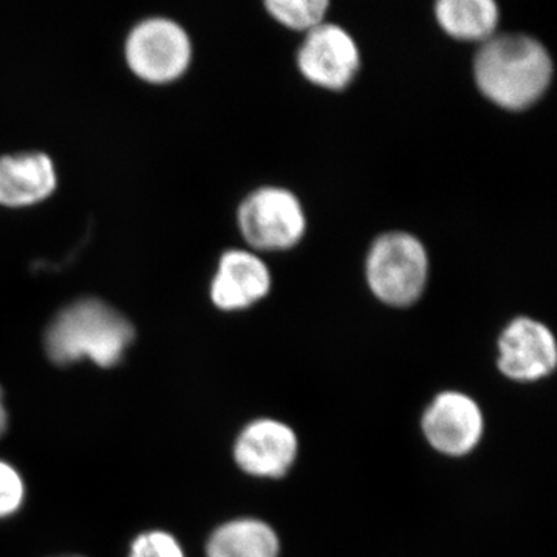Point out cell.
Instances as JSON below:
<instances>
[{"mask_svg": "<svg viewBox=\"0 0 557 557\" xmlns=\"http://www.w3.org/2000/svg\"><path fill=\"white\" fill-rule=\"evenodd\" d=\"M479 90L498 108L523 110L545 94L553 78V61L537 39L498 35L483 42L474 60Z\"/></svg>", "mask_w": 557, "mask_h": 557, "instance_id": "cell-1", "label": "cell"}, {"mask_svg": "<svg viewBox=\"0 0 557 557\" xmlns=\"http://www.w3.org/2000/svg\"><path fill=\"white\" fill-rule=\"evenodd\" d=\"M498 16L493 0H442L435 5L440 27L454 39L485 42L493 38Z\"/></svg>", "mask_w": 557, "mask_h": 557, "instance_id": "cell-13", "label": "cell"}, {"mask_svg": "<svg viewBox=\"0 0 557 557\" xmlns=\"http://www.w3.org/2000/svg\"><path fill=\"white\" fill-rule=\"evenodd\" d=\"M126 62L139 79L170 84L182 78L193 60V44L182 25L168 17H150L135 25L124 47Z\"/></svg>", "mask_w": 557, "mask_h": 557, "instance_id": "cell-4", "label": "cell"}, {"mask_svg": "<svg viewBox=\"0 0 557 557\" xmlns=\"http://www.w3.org/2000/svg\"><path fill=\"white\" fill-rule=\"evenodd\" d=\"M208 557H277L276 533L260 520H233L208 542Z\"/></svg>", "mask_w": 557, "mask_h": 557, "instance_id": "cell-12", "label": "cell"}, {"mask_svg": "<svg viewBox=\"0 0 557 557\" xmlns=\"http://www.w3.org/2000/svg\"><path fill=\"white\" fill-rule=\"evenodd\" d=\"M265 7L278 24L309 33L324 22L330 3L327 0H269Z\"/></svg>", "mask_w": 557, "mask_h": 557, "instance_id": "cell-14", "label": "cell"}, {"mask_svg": "<svg viewBox=\"0 0 557 557\" xmlns=\"http://www.w3.org/2000/svg\"><path fill=\"white\" fill-rule=\"evenodd\" d=\"M429 274L426 248L409 233H387L370 247L366 277L373 295L392 307H408L423 295Z\"/></svg>", "mask_w": 557, "mask_h": 557, "instance_id": "cell-3", "label": "cell"}, {"mask_svg": "<svg viewBox=\"0 0 557 557\" xmlns=\"http://www.w3.org/2000/svg\"><path fill=\"white\" fill-rule=\"evenodd\" d=\"M9 417H7L5 406H3L2 391H0V437L5 434Z\"/></svg>", "mask_w": 557, "mask_h": 557, "instance_id": "cell-17", "label": "cell"}, {"mask_svg": "<svg viewBox=\"0 0 557 557\" xmlns=\"http://www.w3.org/2000/svg\"><path fill=\"white\" fill-rule=\"evenodd\" d=\"M134 338V327L119 310L104 300L86 298L70 304L51 321L46 350L60 366L90 359L101 368H113Z\"/></svg>", "mask_w": 557, "mask_h": 557, "instance_id": "cell-2", "label": "cell"}, {"mask_svg": "<svg viewBox=\"0 0 557 557\" xmlns=\"http://www.w3.org/2000/svg\"><path fill=\"white\" fill-rule=\"evenodd\" d=\"M304 78L329 90H343L357 78L361 54L355 39L343 27L322 22L307 33L298 51Z\"/></svg>", "mask_w": 557, "mask_h": 557, "instance_id": "cell-6", "label": "cell"}, {"mask_svg": "<svg viewBox=\"0 0 557 557\" xmlns=\"http://www.w3.org/2000/svg\"><path fill=\"white\" fill-rule=\"evenodd\" d=\"M237 222L242 236L260 251H284L298 245L306 234L307 220L295 194L265 186L242 201Z\"/></svg>", "mask_w": 557, "mask_h": 557, "instance_id": "cell-5", "label": "cell"}, {"mask_svg": "<svg viewBox=\"0 0 557 557\" xmlns=\"http://www.w3.org/2000/svg\"><path fill=\"white\" fill-rule=\"evenodd\" d=\"M295 432L274 420H259L242 432L234 449L237 465L258 478H281L295 461Z\"/></svg>", "mask_w": 557, "mask_h": 557, "instance_id": "cell-10", "label": "cell"}, {"mask_svg": "<svg viewBox=\"0 0 557 557\" xmlns=\"http://www.w3.org/2000/svg\"><path fill=\"white\" fill-rule=\"evenodd\" d=\"M498 350V368L511 380L536 381L556 369L555 336L534 319H515L502 333Z\"/></svg>", "mask_w": 557, "mask_h": 557, "instance_id": "cell-7", "label": "cell"}, {"mask_svg": "<svg viewBox=\"0 0 557 557\" xmlns=\"http://www.w3.org/2000/svg\"><path fill=\"white\" fill-rule=\"evenodd\" d=\"M423 429L429 443L440 453L465 456L482 437L483 417L467 395L446 392L428 409Z\"/></svg>", "mask_w": 557, "mask_h": 557, "instance_id": "cell-8", "label": "cell"}, {"mask_svg": "<svg viewBox=\"0 0 557 557\" xmlns=\"http://www.w3.org/2000/svg\"><path fill=\"white\" fill-rule=\"evenodd\" d=\"M25 486L20 472L0 460V518H9L24 504Z\"/></svg>", "mask_w": 557, "mask_h": 557, "instance_id": "cell-15", "label": "cell"}, {"mask_svg": "<svg viewBox=\"0 0 557 557\" xmlns=\"http://www.w3.org/2000/svg\"><path fill=\"white\" fill-rule=\"evenodd\" d=\"M270 289L271 274L263 260L245 249H230L219 260L211 299L220 310H244L265 298Z\"/></svg>", "mask_w": 557, "mask_h": 557, "instance_id": "cell-9", "label": "cell"}, {"mask_svg": "<svg viewBox=\"0 0 557 557\" xmlns=\"http://www.w3.org/2000/svg\"><path fill=\"white\" fill-rule=\"evenodd\" d=\"M57 185V170L47 153L21 152L0 157L2 207H33L49 199Z\"/></svg>", "mask_w": 557, "mask_h": 557, "instance_id": "cell-11", "label": "cell"}, {"mask_svg": "<svg viewBox=\"0 0 557 557\" xmlns=\"http://www.w3.org/2000/svg\"><path fill=\"white\" fill-rule=\"evenodd\" d=\"M129 557H185L178 542L164 531L141 534L132 544Z\"/></svg>", "mask_w": 557, "mask_h": 557, "instance_id": "cell-16", "label": "cell"}]
</instances>
